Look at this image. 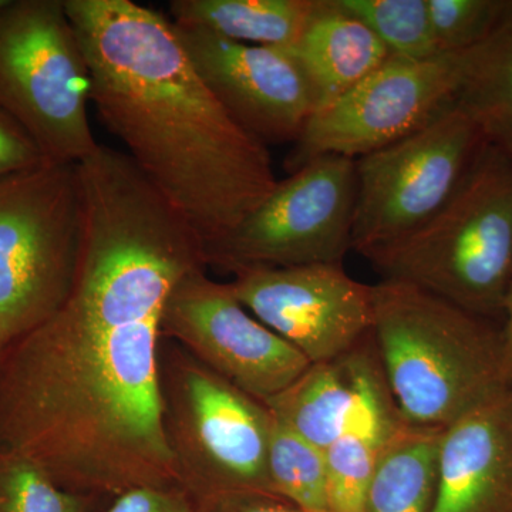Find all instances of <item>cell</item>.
Instances as JSON below:
<instances>
[{
  "instance_id": "cell-1",
  "label": "cell",
  "mask_w": 512,
  "mask_h": 512,
  "mask_svg": "<svg viewBox=\"0 0 512 512\" xmlns=\"http://www.w3.org/2000/svg\"><path fill=\"white\" fill-rule=\"evenodd\" d=\"M82 252L55 315L0 359V447L64 490L111 501L178 485L160 355L175 286L207 268L200 235L124 154L79 168Z\"/></svg>"
},
{
  "instance_id": "cell-2",
  "label": "cell",
  "mask_w": 512,
  "mask_h": 512,
  "mask_svg": "<svg viewBox=\"0 0 512 512\" xmlns=\"http://www.w3.org/2000/svg\"><path fill=\"white\" fill-rule=\"evenodd\" d=\"M64 6L104 126L202 244L225 237L278 184L268 147L215 99L163 13L131 0Z\"/></svg>"
},
{
  "instance_id": "cell-3",
  "label": "cell",
  "mask_w": 512,
  "mask_h": 512,
  "mask_svg": "<svg viewBox=\"0 0 512 512\" xmlns=\"http://www.w3.org/2000/svg\"><path fill=\"white\" fill-rule=\"evenodd\" d=\"M372 340L393 402L407 424L447 429L511 387L501 332L484 316L399 281L373 285Z\"/></svg>"
},
{
  "instance_id": "cell-4",
  "label": "cell",
  "mask_w": 512,
  "mask_h": 512,
  "mask_svg": "<svg viewBox=\"0 0 512 512\" xmlns=\"http://www.w3.org/2000/svg\"><path fill=\"white\" fill-rule=\"evenodd\" d=\"M360 255L386 281L484 318L503 312L512 284V153L485 143L437 214Z\"/></svg>"
},
{
  "instance_id": "cell-5",
  "label": "cell",
  "mask_w": 512,
  "mask_h": 512,
  "mask_svg": "<svg viewBox=\"0 0 512 512\" xmlns=\"http://www.w3.org/2000/svg\"><path fill=\"white\" fill-rule=\"evenodd\" d=\"M165 437L177 484L208 512L234 494H276L269 480L274 416L177 343L161 345Z\"/></svg>"
},
{
  "instance_id": "cell-6",
  "label": "cell",
  "mask_w": 512,
  "mask_h": 512,
  "mask_svg": "<svg viewBox=\"0 0 512 512\" xmlns=\"http://www.w3.org/2000/svg\"><path fill=\"white\" fill-rule=\"evenodd\" d=\"M83 231L77 164L46 161L0 180V357L66 301Z\"/></svg>"
},
{
  "instance_id": "cell-7",
  "label": "cell",
  "mask_w": 512,
  "mask_h": 512,
  "mask_svg": "<svg viewBox=\"0 0 512 512\" xmlns=\"http://www.w3.org/2000/svg\"><path fill=\"white\" fill-rule=\"evenodd\" d=\"M92 77L64 0H5L0 8V109L50 163L79 164L96 150Z\"/></svg>"
},
{
  "instance_id": "cell-8",
  "label": "cell",
  "mask_w": 512,
  "mask_h": 512,
  "mask_svg": "<svg viewBox=\"0 0 512 512\" xmlns=\"http://www.w3.org/2000/svg\"><path fill=\"white\" fill-rule=\"evenodd\" d=\"M356 160L320 156L278 181L237 228L204 245L207 266L235 272L343 264L352 251Z\"/></svg>"
},
{
  "instance_id": "cell-9",
  "label": "cell",
  "mask_w": 512,
  "mask_h": 512,
  "mask_svg": "<svg viewBox=\"0 0 512 512\" xmlns=\"http://www.w3.org/2000/svg\"><path fill=\"white\" fill-rule=\"evenodd\" d=\"M484 144L476 120L456 101L410 136L357 158L352 251L362 254L429 221Z\"/></svg>"
},
{
  "instance_id": "cell-10",
  "label": "cell",
  "mask_w": 512,
  "mask_h": 512,
  "mask_svg": "<svg viewBox=\"0 0 512 512\" xmlns=\"http://www.w3.org/2000/svg\"><path fill=\"white\" fill-rule=\"evenodd\" d=\"M464 53L424 60L390 55L349 92L313 111L286 167L293 173L328 154L357 160L427 126L456 103Z\"/></svg>"
},
{
  "instance_id": "cell-11",
  "label": "cell",
  "mask_w": 512,
  "mask_h": 512,
  "mask_svg": "<svg viewBox=\"0 0 512 512\" xmlns=\"http://www.w3.org/2000/svg\"><path fill=\"white\" fill-rule=\"evenodd\" d=\"M205 269L185 276L165 305L163 336L212 372L265 403L311 365L291 343L259 322L231 286Z\"/></svg>"
},
{
  "instance_id": "cell-12",
  "label": "cell",
  "mask_w": 512,
  "mask_h": 512,
  "mask_svg": "<svg viewBox=\"0 0 512 512\" xmlns=\"http://www.w3.org/2000/svg\"><path fill=\"white\" fill-rule=\"evenodd\" d=\"M229 282L239 302L311 363L330 362L372 335L373 285L343 264L251 268Z\"/></svg>"
},
{
  "instance_id": "cell-13",
  "label": "cell",
  "mask_w": 512,
  "mask_h": 512,
  "mask_svg": "<svg viewBox=\"0 0 512 512\" xmlns=\"http://www.w3.org/2000/svg\"><path fill=\"white\" fill-rule=\"evenodd\" d=\"M174 28L202 82L239 126L266 147L296 143L315 103L285 50L245 45L200 28Z\"/></svg>"
},
{
  "instance_id": "cell-14",
  "label": "cell",
  "mask_w": 512,
  "mask_h": 512,
  "mask_svg": "<svg viewBox=\"0 0 512 512\" xmlns=\"http://www.w3.org/2000/svg\"><path fill=\"white\" fill-rule=\"evenodd\" d=\"M431 512H512V387L444 429Z\"/></svg>"
},
{
  "instance_id": "cell-15",
  "label": "cell",
  "mask_w": 512,
  "mask_h": 512,
  "mask_svg": "<svg viewBox=\"0 0 512 512\" xmlns=\"http://www.w3.org/2000/svg\"><path fill=\"white\" fill-rule=\"evenodd\" d=\"M376 365L370 335L348 355L311 363L295 382L264 404L289 430L325 451L348 429Z\"/></svg>"
},
{
  "instance_id": "cell-16",
  "label": "cell",
  "mask_w": 512,
  "mask_h": 512,
  "mask_svg": "<svg viewBox=\"0 0 512 512\" xmlns=\"http://www.w3.org/2000/svg\"><path fill=\"white\" fill-rule=\"evenodd\" d=\"M282 50L302 70L315 111L349 92L392 55L365 23L336 0H318L298 42Z\"/></svg>"
},
{
  "instance_id": "cell-17",
  "label": "cell",
  "mask_w": 512,
  "mask_h": 512,
  "mask_svg": "<svg viewBox=\"0 0 512 512\" xmlns=\"http://www.w3.org/2000/svg\"><path fill=\"white\" fill-rule=\"evenodd\" d=\"M403 421L377 363L348 429L325 450L332 512H363L380 457Z\"/></svg>"
},
{
  "instance_id": "cell-18",
  "label": "cell",
  "mask_w": 512,
  "mask_h": 512,
  "mask_svg": "<svg viewBox=\"0 0 512 512\" xmlns=\"http://www.w3.org/2000/svg\"><path fill=\"white\" fill-rule=\"evenodd\" d=\"M318 0H173L171 22L245 45L288 49L308 26Z\"/></svg>"
},
{
  "instance_id": "cell-19",
  "label": "cell",
  "mask_w": 512,
  "mask_h": 512,
  "mask_svg": "<svg viewBox=\"0 0 512 512\" xmlns=\"http://www.w3.org/2000/svg\"><path fill=\"white\" fill-rule=\"evenodd\" d=\"M457 103L476 120L485 143L512 153V0L490 35L464 53Z\"/></svg>"
},
{
  "instance_id": "cell-20",
  "label": "cell",
  "mask_w": 512,
  "mask_h": 512,
  "mask_svg": "<svg viewBox=\"0 0 512 512\" xmlns=\"http://www.w3.org/2000/svg\"><path fill=\"white\" fill-rule=\"evenodd\" d=\"M444 430L403 421L384 448L363 512H431Z\"/></svg>"
},
{
  "instance_id": "cell-21",
  "label": "cell",
  "mask_w": 512,
  "mask_h": 512,
  "mask_svg": "<svg viewBox=\"0 0 512 512\" xmlns=\"http://www.w3.org/2000/svg\"><path fill=\"white\" fill-rule=\"evenodd\" d=\"M268 468L275 493L299 511L332 512L325 451L303 440L275 416Z\"/></svg>"
},
{
  "instance_id": "cell-22",
  "label": "cell",
  "mask_w": 512,
  "mask_h": 512,
  "mask_svg": "<svg viewBox=\"0 0 512 512\" xmlns=\"http://www.w3.org/2000/svg\"><path fill=\"white\" fill-rule=\"evenodd\" d=\"M386 45L392 55L424 60L443 55L431 28L427 0H336Z\"/></svg>"
},
{
  "instance_id": "cell-23",
  "label": "cell",
  "mask_w": 512,
  "mask_h": 512,
  "mask_svg": "<svg viewBox=\"0 0 512 512\" xmlns=\"http://www.w3.org/2000/svg\"><path fill=\"white\" fill-rule=\"evenodd\" d=\"M106 503L64 490L28 458L0 447V512H100Z\"/></svg>"
},
{
  "instance_id": "cell-24",
  "label": "cell",
  "mask_w": 512,
  "mask_h": 512,
  "mask_svg": "<svg viewBox=\"0 0 512 512\" xmlns=\"http://www.w3.org/2000/svg\"><path fill=\"white\" fill-rule=\"evenodd\" d=\"M508 0H427L441 53H463L490 35Z\"/></svg>"
},
{
  "instance_id": "cell-25",
  "label": "cell",
  "mask_w": 512,
  "mask_h": 512,
  "mask_svg": "<svg viewBox=\"0 0 512 512\" xmlns=\"http://www.w3.org/2000/svg\"><path fill=\"white\" fill-rule=\"evenodd\" d=\"M103 512H208L180 485L141 487L113 498Z\"/></svg>"
},
{
  "instance_id": "cell-26",
  "label": "cell",
  "mask_w": 512,
  "mask_h": 512,
  "mask_svg": "<svg viewBox=\"0 0 512 512\" xmlns=\"http://www.w3.org/2000/svg\"><path fill=\"white\" fill-rule=\"evenodd\" d=\"M46 161L28 133L0 109V180Z\"/></svg>"
},
{
  "instance_id": "cell-27",
  "label": "cell",
  "mask_w": 512,
  "mask_h": 512,
  "mask_svg": "<svg viewBox=\"0 0 512 512\" xmlns=\"http://www.w3.org/2000/svg\"><path fill=\"white\" fill-rule=\"evenodd\" d=\"M212 512H302L278 494L244 493L222 498Z\"/></svg>"
},
{
  "instance_id": "cell-28",
  "label": "cell",
  "mask_w": 512,
  "mask_h": 512,
  "mask_svg": "<svg viewBox=\"0 0 512 512\" xmlns=\"http://www.w3.org/2000/svg\"><path fill=\"white\" fill-rule=\"evenodd\" d=\"M503 313L505 326L501 332V355H503L505 380L512 387V284L505 298Z\"/></svg>"
},
{
  "instance_id": "cell-29",
  "label": "cell",
  "mask_w": 512,
  "mask_h": 512,
  "mask_svg": "<svg viewBox=\"0 0 512 512\" xmlns=\"http://www.w3.org/2000/svg\"><path fill=\"white\" fill-rule=\"evenodd\" d=\"M3 3H5V0H0V8H2Z\"/></svg>"
},
{
  "instance_id": "cell-30",
  "label": "cell",
  "mask_w": 512,
  "mask_h": 512,
  "mask_svg": "<svg viewBox=\"0 0 512 512\" xmlns=\"http://www.w3.org/2000/svg\"><path fill=\"white\" fill-rule=\"evenodd\" d=\"M0 359H2V357H0Z\"/></svg>"
}]
</instances>
